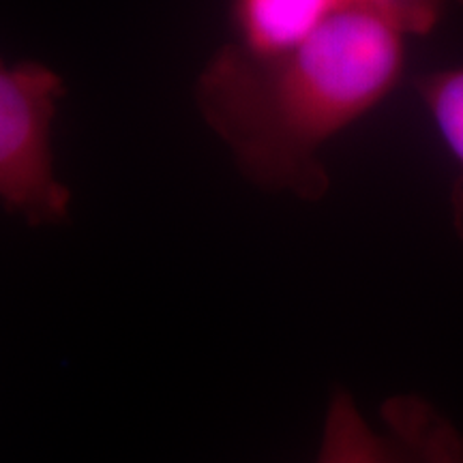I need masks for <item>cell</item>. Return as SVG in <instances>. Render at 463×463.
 Wrapping results in <instances>:
<instances>
[{"label":"cell","instance_id":"cell-1","mask_svg":"<svg viewBox=\"0 0 463 463\" xmlns=\"http://www.w3.org/2000/svg\"><path fill=\"white\" fill-rule=\"evenodd\" d=\"M405 37L389 15L347 5L286 56L230 43L202 69L200 112L247 181L320 200L328 176L317 153L397 89Z\"/></svg>","mask_w":463,"mask_h":463},{"label":"cell","instance_id":"cell-2","mask_svg":"<svg viewBox=\"0 0 463 463\" xmlns=\"http://www.w3.org/2000/svg\"><path fill=\"white\" fill-rule=\"evenodd\" d=\"M65 82L54 69L0 61V204L31 225L65 222L71 191L58 178L52 125Z\"/></svg>","mask_w":463,"mask_h":463},{"label":"cell","instance_id":"cell-3","mask_svg":"<svg viewBox=\"0 0 463 463\" xmlns=\"http://www.w3.org/2000/svg\"><path fill=\"white\" fill-rule=\"evenodd\" d=\"M382 419L384 433L364 420L350 392H335L317 463H463L457 431L422 399H391Z\"/></svg>","mask_w":463,"mask_h":463},{"label":"cell","instance_id":"cell-4","mask_svg":"<svg viewBox=\"0 0 463 463\" xmlns=\"http://www.w3.org/2000/svg\"><path fill=\"white\" fill-rule=\"evenodd\" d=\"M344 0H232V45L256 58H279L298 48Z\"/></svg>","mask_w":463,"mask_h":463},{"label":"cell","instance_id":"cell-5","mask_svg":"<svg viewBox=\"0 0 463 463\" xmlns=\"http://www.w3.org/2000/svg\"><path fill=\"white\" fill-rule=\"evenodd\" d=\"M416 90L438 137L463 167V67L420 75Z\"/></svg>","mask_w":463,"mask_h":463}]
</instances>
